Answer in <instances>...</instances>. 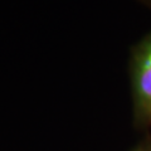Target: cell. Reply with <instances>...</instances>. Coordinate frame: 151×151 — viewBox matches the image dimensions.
I'll use <instances>...</instances> for the list:
<instances>
[{
	"label": "cell",
	"mask_w": 151,
	"mask_h": 151,
	"mask_svg": "<svg viewBox=\"0 0 151 151\" xmlns=\"http://www.w3.org/2000/svg\"><path fill=\"white\" fill-rule=\"evenodd\" d=\"M134 87L140 115L151 120V34L146 37L135 50Z\"/></svg>",
	"instance_id": "6da1fadb"
},
{
	"label": "cell",
	"mask_w": 151,
	"mask_h": 151,
	"mask_svg": "<svg viewBox=\"0 0 151 151\" xmlns=\"http://www.w3.org/2000/svg\"><path fill=\"white\" fill-rule=\"evenodd\" d=\"M145 1H147L149 4H151V0H145Z\"/></svg>",
	"instance_id": "7a4b0ae2"
},
{
	"label": "cell",
	"mask_w": 151,
	"mask_h": 151,
	"mask_svg": "<svg viewBox=\"0 0 151 151\" xmlns=\"http://www.w3.org/2000/svg\"><path fill=\"white\" fill-rule=\"evenodd\" d=\"M136 151H145V150H136Z\"/></svg>",
	"instance_id": "3957f363"
}]
</instances>
